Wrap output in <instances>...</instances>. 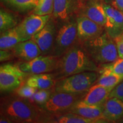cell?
<instances>
[{
  "instance_id": "cell-1",
  "label": "cell",
  "mask_w": 123,
  "mask_h": 123,
  "mask_svg": "<svg viewBox=\"0 0 123 123\" xmlns=\"http://www.w3.org/2000/svg\"><path fill=\"white\" fill-rule=\"evenodd\" d=\"M1 116L12 123H49L51 116L28 99L21 97H7L1 101Z\"/></svg>"
},
{
  "instance_id": "cell-2",
  "label": "cell",
  "mask_w": 123,
  "mask_h": 123,
  "mask_svg": "<svg viewBox=\"0 0 123 123\" xmlns=\"http://www.w3.org/2000/svg\"><path fill=\"white\" fill-rule=\"evenodd\" d=\"M98 65L79 42L59 57L54 71L56 79L86 71H97Z\"/></svg>"
},
{
  "instance_id": "cell-3",
  "label": "cell",
  "mask_w": 123,
  "mask_h": 123,
  "mask_svg": "<svg viewBox=\"0 0 123 123\" xmlns=\"http://www.w3.org/2000/svg\"><path fill=\"white\" fill-rule=\"evenodd\" d=\"M80 44L97 64L110 63L119 58L114 39L106 31L95 39Z\"/></svg>"
},
{
  "instance_id": "cell-4",
  "label": "cell",
  "mask_w": 123,
  "mask_h": 123,
  "mask_svg": "<svg viewBox=\"0 0 123 123\" xmlns=\"http://www.w3.org/2000/svg\"><path fill=\"white\" fill-rule=\"evenodd\" d=\"M98 79L96 71L78 73L58 79L54 91L73 93L86 92L96 82Z\"/></svg>"
},
{
  "instance_id": "cell-5",
  "label": "cell",
  "mask_w": 123,
  "mask_h": 123,
  "mask_svg": "<svg viewBox=\"0 0 123 123\" xmlns=\"http://www.w3.org/2000/svg\"><path fill=\"white\" fill-rule=\"evenodd\" d=\"M87 92L73 93L54 91L43 108L50 116L68 112L75 104L83 99Z\"/></svg>"
},
{
  "instance_id": "cell-6",
  "label": "cell",
  "mask_w": 123,
  "mask_h": 123,
  "mask_svg": "<svg viewBox=\"0 0 123 123\" xmlns=\"http://www.w3.org/2000/svg\"><path fill=\"white\" fill-rule=\"evenodd\" d=\"M78 42L76 21H67L57 31L51 55L61 57Z\"/></svg>"
},
{
  "instance_id": "cell-7",
  "label": "cell",
  "mask_w": 123,
  "mask_h": 123,
  "mask_svg": "<svg viewBox=\"0 0 123 123\" xmlns=\"http://www.w3.org/2000/svg\"><path fill=\"white\" fill-rule=\"evenodd\" d=\"M28 74L19 68L18 65L6 63L0 67V90L1 92L13 91L22 85Z\"/></svg>"
},
{
  "instance_id": "cell-8",
  "label": "cell",
  "mask_w": 123,
  "mask_h": 123,
  "mask_svg": "<svg viewBox=\"0 0 123 123\" xmlns=\"http://www.w3.org/2000/svg\"><path fill=\"white\" fill-rule=\"evenodd\" d=\"M59 59L53 55H41L31 61L21 63L18 66L29 75L48 73L56 70Z\"/></svg>"
},
{
  "instance_id": "cell-9",
  "label": "cell",
  "mask_w": 123,
  "mask_h": 123,
  "mask_svg": "<svg viewBox=\"0 0 123 123\" xmlns=\"http://www.w3.org/2000/svg\"><path fill=\"white\" fill-rule=\"evenodd\" d=\"M50 15H39L32 14L23 20L17 28L24 41L29 40L40 31L48 22Z\"/></svg>"
},
{
  "instance_id": "cell-10",
  "label": "cell",
  "mask_w": 123,
  "mask_h": 123,
  "mask_svg": "<svg viewBox=\"0 0 123 123\" xmlns=\"http://www.w3.org/2000/svg\"><path fill=\"white\" fill-rule=\"evenodd\" d=\"M56 33L54 23L50 19L45 26L31 38L39 46L41 55H51Z\"/></svg>"
},
{
  "instance_id": "cell-11",
  "label": "cell",
  "mask_w": 123,
  "mask_h": 123,
  "mask_svg": "<svg viewBox=\"0 0 123 123\" xmlns=\"http://www.w3.org/2000/svg\"><path fill=\"white\" fill-rule=\"evenodd\" d=\"M84 6L81 0H54L53 17L68 21L74 14H80Z\"/></svg>"
},
{
  "instance_id": "cell-12",
  "label": "cell",
  "mask_w": 123,
  "mask_h": 123,
  "mask_svg": "<svg viewBox=\"0 0 123 123\" xmlns=\"http://www.w3.org/2000/svg\"><path fill=\"white\" fill-rule=\"evenodd\" d=\"M76 22L78 42L80 43L95 39L104 33L103 26L84 15H79Z\"/></svg>"
},
{
  "instance_id": "cell-13",
  "label": "cell",
  "mask_w": 123,
  "mask_h": 123,
  "mask_svg": "<svg viewBox=\"0 0 123 123\" xmlns=\"http://www.w3.org/2000/svg\"><path fill=\"white\" fill-rule=\"evenodd\" d=\"M106 13V32L113 39L123 33V12L110 4H104Z\"/></svg>"
},
{
  "instance_id": "cell-14",
  "label": "cell",
  "mask_w": 123,
  "mask_h": 123,
  "mask_svg": "<svg viewBox=\"0 0 123 123\" xmlns=\"http://www.w3.org/2000/svg\"><path fill=\"white\" fill-rule=\"evenodd\" d=\"M68 112L94 120L98 123L107 122L103 116V105H91L86 103L81 100L71 108Z\"/></svg>"
},
{
  "instance_id": "cell-15",
  "label": "cell",
  "mask_w": 123,
  "mask_h": 123,
  "mask_svg": "<svg viewBox=\"0 0 123 123\" xmlns=\"http://www.w3.org/2000/svg\"><path fill=\"white\" fill-rule=\"evenodd\" d=\"M12 50L15 57L24 62L31 61L41 55L39 46L31 39L19 43Z\"/></svg>"
},
{
  "instance_id": "cell-16",
  "label": "cell",
  "mask_w": 123,
  "mask_h": 123,
  "mask_svg": "<svg viewBox=\"0 0 123 123\" xmlns=\"http://www.w3.org/2000/svg\"><path fill=\"white\" fill-rule=\"evenodd\" d=\"M112 90V88L96 84L89 89L81 100L91 105H103Z\"/></svg>"
},
{
  "instance_id": "cell-17",
  "label": "cell",
  "mask_w": 123,
  "mask_h": 123,
  "mask_svg": "<svg viewBox=\"0 0 123 123\" xmlns=\"http://www.w3.org/2000/svg\"><path fill=\"white\" fill-rule=\"evenodd\" d=\"M103 116L109 121L120 120L123 118V101L108 98L103 104Z\"/></svg>"
},
{
  "instance_id": "cell-18",
  "label": "cell",
  "mask_w": 123,
  "mask_h": 123,
  "mask_svg": "<svg viewBox=\"0 0 123 123\" xmlns=\"http://www.w3.org/2000/svg\"><path fill=\"white\" fill-rule=\"evenodd\" d=\"M57 79L54 74L43 73L31 75L26 81L27 85L38 90L54 89Z\"/></svg>"
},
{
  "instance_id": "cell-19",
  "label": "cell",
  "mask_w": 123,
  "mask_h": 123,
  "mask_svg": "<svg viewBox=\"0 0 123 123\" xmlns=\"http://www.w3.org/2000/svg\"><path fill=\"white\" fill-rule=\"evenodd\" d=\"M84 15L93 22L104 27L106 24V13L104 4L93 2L84 6L80 15Z\"/></svg>"
},
{
  "instance_id": "cell-20",
  "label": "cell",
  "mask_w": 123,
  "mask_h": 123,
  "mask_svg": "<svg viewBox=\"0 0 123 123\" xmlns=\"http://www.w3.org/2000/svg\"><path fill=\"white\" fill-rule=\"evenodd\" d=\"M22 41H24L17 26L1 33L0 49L1 50H12L14 46Z\"/></svg>"
},
{
  "instance_id": "cell-21",
  "label": "cell",
  "mask_w": 123,
  "mask_h": 123,
  "mask_svg": "<svg viewBox=\"0 0 123 123\" xmlns=\"http://www.w3.org/2000/svg\"><path fill=\"white\" fill-rule=\"evenodd\" d=\"M49 123H96L98 121L94 120L83 117L71 112L62 113L51 116Z\"/></svg>"
},
{
  "instance_id": "cell-22",
  "label": "cell",
  "mask_w": 123,
  "mask_h": 123,
  "mask_svg": "<svg viewBox=\"0 0 123 123\" xmlns=\"http://www.w3.org/2000/svg\"><path fill=\"white\" fill-rule=\"evenodd\" d=\"M101 75L98 78L96 84L113 89L123 80V76L106 70L99 71Z\"/></svg>"
},
{
  "instance_id": "cell-23",
  "label": "cell",
  "mask_w": 123,
  "mask_h": 123,
  "mask_svg": "<svg viewBox=\"0 0 123 123\" xmlns=\"http://www.w3.org/2000/svg\"><path fill=\"white\" fill-rule=\"evenodd\" d=\"M12 7L19 10L34 9L37 6L39 0H2Z\"/></svg>"
},
{
  "instance_id": "cell-24",
  "label": "cell",
  "mask_w": 123,
  "mask_h": 123,
  "mask_svg": "<svg viewBox=\"0 0 123 123\" xmlns=\"http://www.w3.org/2000/svg\"><path fill=\"white\" fill-rule=\"evenodd\" d=\"M17 26V21L12 14L1 9L0 10V31L1 33Z\"/></svg>"
},
{
  "instance_id": "cell-25",
  "label": "cell",
  "mask_w": 123,
  "mask_h": 123,
  "mask_svg": "<svg viewBox=\"0 0 123 123\" xmlns=\"http://www.w3.org/2000/svg\"><path fill=\"white\" fill-rule=\"evenodd\" d=\"M53 9L54 0H39L32 14L39 15H50L53 13Z\"/></svg>"
},
{
  "instance_id": "cell-26",
  "label": "cell",
  "mask_w": 123,
  "mask_h": 123,
  "mask_svg": "<svg viewBox=\"0 0 123 123\" xmlns=\"http://www.w3.org/2000/svg\"><path fill=\"white\" fill-rule=\"evenodd\" d=\"M54 92L52 89L50 90H38L29 100L35 104L43 105L50 99L51 95Z\"/></svg>"
},
{
  "instance_id": "cell-27",
  "label": "cell",
  "mask_w": 123,
  "mask_h": 123,
  "mask_svg": "<svg viewBox=\"0 0 123 123\" xmlns=\"http://www.w3.org/2000/svg\"><path fill=\"white\" fill-rule=\"evenodd\" d=\"M101 66L99 71H108L123 76V58H120L113 62L101 64Z\"/></svg>"
},
{
  "instance_id": "cell-28",
  "label": "cell",
  "mask_w": 123,
  "mask_h": 123,
  "mask_svg": "<svg viewBox=\"0 0 123 123\" xmlns=\"http://www.w3.org/2000/svg\"><path fill=\"white\" fill-rule=\"evenodd\" d=\"M37 90L38 89L31 87L26 84L24 86L21 85L19 88L15 90V91L17 96L29 99L35 94Z\"/></svg>"
},
{
  "instance_id": "cell-29",
  "label": "cell",
  "mask_w": 123,
  "mask_h": 123,
  "mask_svg": "<svg viewBox=\"0 0 123 123\" xmlns=\"http://www.w3.org/2000/svg\"><path fill=\"white\" fill-rule=\"evenodd\" d=\"M109 98H115L123 101V80L112 89Z\"/></svg>"
},
{
  "instance_id": "cell-30",
  "label": "cell",
  "mask_w": 123,
  "mask_h": 123,
  "mask_svg": "<svg viewBox=\"0 0 123 123\" xmlns=\"http://www.w3.org/2000/svg\"><path fill=\"white\" fill-rule=\"evenodd\" d=\"M119 57L123 58V33L114 38Z\"/></svg>"
},
{
  "instance_id": "cell-31",
  "label": "cell",
  "mask_w": 123,
  "mask_h": 123,
  "mask_svg": "<svg viewBox=\"0 0 123 123\" xmlns=\"http://www.w3.org/2000/svg\"><path fill=\"white\" fill-rule=\"evenodd\" d=\"M14 56L13 52L12 50H1L0 51V61L1 62L8 61L12 59Z\"/></svg>"
},
{
  "instance_id": "cell-32",
  "label": "cell",
  "mask_w": 123,
  "mask_h": 123,
  "mask_svg": "<svg viewBox=\"0 0 123 123\" xmlns=\"http://www.w3.org/2000/svg\"><path fill=\"white\" fill-rule=\"evenodd\" d=\"M111 5L115 8L123 12V0H113Z\"/></svg>"
},
{
  "instance_id": "cell-33",
  "label": "cell",
  "mask_w": 123,
  "mask_h": 123,
  "mask_svg": "<svg viewBox=\"0 0 123 123\" xmlns=\"http://www.w3.org/2000/svg\"><path fill=\"white\" fill-rule=\"evenodd\" d=\"M0 123H12L9 119L5 117L1 116L0 117Z\"/></svg>"
},
{
  "instance_id": "cell-34",
  "label": "cell",
  "mask_w": 123,
  "mask_h": 123,
  "mask_svg": "<svg viewBox=\"0 0 123 123\" xmlns=\"http://www.w3.org/2000/svg\"><path fill=\"white\" fill-rule=\"evenodd\" d=\"M113 0H104V1L105 2V4H112V2H113Z\"/></svg>"
},
{
  "instance_id": "cell-35",
  "label": "cell",
  "mask_w": 123,
  "mask_h": 123,
  "mask_svg": "<svg viewBox=\"0 0 123 123\" xmlns=\"http://www.w3.org/2000/svg\"><path fill=\"white\" fill-rule=\"evenodd\" d=\"M119 122H121V123H123V118L121 120H120V121Z\"/></svg>"
},
{
  "instance_id": "cell-36",
  "label": "cell",
  "mask_w": 123,
  "mask_h": 123,
  "mask_svg": "<svg viewBox=\"0 0 123 123\" xmlns=\"http://www.w3.org/2000/svg\"><path fill=\"white\" fill-rule=\"evenodd\" d=\"M88 1H96V0H88Z\"/></svg>"
}]
</instances>
